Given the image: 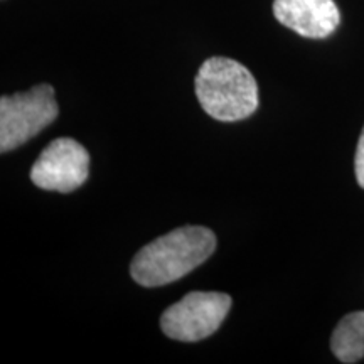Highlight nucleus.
<instances>
[{"label":"nucleus","mask_w":364,"mask_h":364,"mask_svg":"<svg viewBox=\"0 0 364 364\" xmlns=\"http://www.w3.org/2000/svg\"><path fill=\"white\" fill-rule=\"evenodd\" d=\"M354 172H356L358 184L364 189V129L359 136L358 149H356V159H354Z\"/></svg>","instance_id":"6e6552de"},{"label":"nucleus","mask_w":364,"mask_h":364,"mask_svg":"<svg viewBox=\"0 0 364 364\" xmlns=\"http://www.w3.org/2000/svg\"><path fill=\"white\" fill-rule=\"evenodd\" d=\"M273 16L280 24L309 39L329 38L341 22L334 0H275Z\"/></svg>","instance_id":"423d86ee"},{"label":"nucleus","mask_w":364,"mask_h":364,"mask_svg":"<svg viewBox=\"0 0 364 364\" xmlns=\"http://www.w3.org/2000/svg\"><path fill=\"white\" fill-rule=\"evenodd\" d=\"M231 304L221 292H191L162 314V332L174 341L198 343L220 329Z\"/></svg>","instance_id":"20e7f679"},{"label":"nucleus","mask_w":364,"mask_h":364,"mask_svg":"<svg viewBox=\"0 0 364 364\" xmlns=\"http://www.w3.org/2000/svg\"><path fill=\"white\" fill-rule=\"evenodd\" d=\"M90 176V154L75 139L53 140L31 169V181L44 191L68 194L83 186Z\"/></svg>","instance_id":"39448f33"},{"label":"nucleus","mask_w":364,"mask_h":364,"mask_svg":"<svg viewBox=\"0 0 364 364\" xmlns=\"http://www.w3.org/2000/svg\"><path fill=\"white\" fill-rule=\"evenodd\" d=\"M59 107L51 85H38L24 93L0 98V152L24 145L58 118Z\"/></svg>","instance_id":"7ed1b4c3"},{"label":"nucleus","mask_w":364,"mask_h":364,"mask_svg":"<svg viewBox=\"0 0 364 364\" xmlns=\"http://www.w3.org/2000/svg\"><path fill=\"white\" fill-rule=\"evenodd\" d=\"M331 349L341 363L353 364L364 358V311L344 316L331 338Z\"/></svg>","instance_id":"0eeeda50"},{"label":"nucleus","mask_w":364,"mask_h":364,"mask_svg":"<svg viewBox=\"0 0 364 364\" xmlns=\"http://www.w3.org/2000/svg\"><path fill=\"white\" fill-rule=\"evenodd\" d=\"M194 86L203 110L216 120H245L258 108L257 80L235 59H206L196 75Z\"/></svg>","instance_id":"f03ea898"},{"label":"nucleus","mask_w":364,"mask_h":364,"mask_svg":"<svg viewBox=\"0 0 364 364\" xmlns=\"http://www.w3.org/2000/svg\"><path fill=\"white\" fill-rule=\"evenodd\" d=\"M216 236L209 228L184 226L145 245L130 265L132 279L152 289L182 279L215 253Z\"/></svg>","instance_id":"f257e3e1"}]
</instances>
